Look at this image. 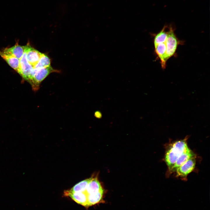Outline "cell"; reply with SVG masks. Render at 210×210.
Masks as SVG:
<instances>
[{"mask_svg":"<svg viewBox=\"0 0 210 210\" xmlns=\"http://www.w3.org/2000/svg\"><path fill=\"white\" fill-rule=\"evenodd\" d=\"M188 138L187 135L183 139L174 141L166 147L164 159L167 167L166 175L168 177L178 159L189 148L187 143Z\"/></svg>","mask_w":210,"mask_h":210,"instance_id":"1","label":"cell"},{"mask_svg":"<svg viewBox=\"0 0 210 210\" xmlns=\"http://www.w3.org/2000/svg\"><path fill=\"white\" fill-rule=\"evenodd\" d=\"M58 72L51 66L41 68H34L28 82L31 85L33 90L37 91L39 88L41 83L50 74Z\"/></svg>","mask_w":210,"mask_h":210,"instance_id":"2","label":"cell"},{"mask_svg":"<svg viewBox=\"0 0 210 210\" xmlns=\"http://www.w3.org/2000/svg\"><path fill=\"white\" fill-rule=\"evenodd\" d=\"M167 37L165 40L166 46L165 60L166 62L175 54L180 41L174 32L172 26H168Z\"/></svg>","mask_w":210,"mask_h":210,"instance_id":"3","label":"cell"},{"mask_svg":"<svg viewBox=\"0 0 210 210\" xmlns=\"http://www.w3.org/2000/svg\"><path fill=\"white\" fill-rule=\"evenodd\" d=\"M196 162V156L189 158L176 169V177L186 180L187 176L195 169Z\"/></svg>","mask_w":210,"mask_h":210,"instance_id":"4","label":"cell"},{"mask_svg":"<svg viewBox=\"0 0 210 210\" xmlns=\"http://www.w3.org/2000/svg\"><path fill=\"white\" fill-rule=\"evenodd\" d=\"M33 69V67L28 62L25 48L24 53L20 60V69L18 73L24 79L27 81Z\"/></svg>","mask_w":210,"mask_h":210,"instance_id":"5","label":"cell"},{"mask_svg":"<svg viewBox=\"0 0 210 210\" xmlns=\"http://www.w3.org/2000/svg\"><path fill=\"white\" fill-rule=\"evenodd\" d=\"M25 48L28 62L34 68L43 53L32 47L29 44L25 46Z\"/></svg>","mask_w":210,"mask_h":210,"instance_id":"6","label":"cell"},{"mask_svg":"<svg viewBox=\"0 0 210 210\" xmlns=\"http://www.w3.org/2000/svg\"><path fill=\"white\" fill-rule=\"evenodd\" d=\"M66 196L70 197L77 203L85 207H88L87 195L85 192H71L69 190L64 192Z\"/></svg>","mask_w":210,"mask_h":210,"instance_id":"7","label":"cell"},{"mask_svg":"<svg viewBox=\"0 0 210 210\" xmlns=\"http://www.w3.org/2000/svg\"><path fill=\"white\" fill-rule=\"evenodd\" d=\"M196 156V154L189 148L183 153L177 160L172 168L169 176L175 172L176 169L189 158Z\"/></svg>","mask_w":210,"mask_h":210,"instance_id":"8","label":"cell"},{"mask_svg":"<svg viewBox=\"0 0 210 210\" xmlns=\"http://www.w3.org/2000/svg\"><path fill=\"white\" fill-rule=\"evenodd\" d=\"M24 50V46H21L18 43H16L14 46L11 47L5 48L2 51L5 53L20 60L23 56Z\"/></svg>","mask_w":210,"mask_h":210,"instance_id":"9","label":"cell"},{"mask_svg":"<svg viewBox=\"0 0 210 210\" xmlns=\"http://www.w3.org/2000/svg\"><path fill=\"white\" fill-rule=\"evenodd\" d=\"M0 56L18 73L20 69V60L0 50Z\"/></svg>","mask_w":210,"mask_h":210,"instance_id":"10","label":"cell"},{"mask_svg":"<svg viewBox=\"0 0 210 210\" xmlns=\"http://www.w3.org/2000/svg\"><path fill=\"white\" fill-rule=\"evenodd\" d=\"M103 194L102 189L97 192L87 194L88 207L100 202L102 199Z\"/></svg>","mask_w":210,"mask_h":210,"instance_id":"11","label":"cell"},{"mask_svg":"<svg viewBox=\"0 0 210 210\" xmlns=\"http://www.w3.org/2000/svg\"><path fill=\"white\" fill-rule=\"evenodd\" d=\"M97 178H92L88 184L85 192L87 194L97 192L102 189Z\"/></svg>","mask_w":210,"mask_h":210,"instance_id":"12","label":"cell"},{"mask_svg":"<svg viewBox=\"0 0 210 210\" xmlns=\"http://www.w3.org/2000/svg\"><path fill=\"white\" fill-rule=\"evenodd\" d=\"M92 178L91 177L80 182L69 191L71 192H85L88 184Z\"/></svg>","mask_w":210,"mask_h":210,"instance_id":"13","label":"cell"},{"mask_svg":"<svg viewBox=\"0 0 210 210\" xmlns=\"http://www.w3.org/2000/svg\"><path fill=\"white\" fill-rule=\"evenodd\" d=\"M50 60L49 57L43 53L38 61L34 68H41L50 66Z\"/></svg>","mask_w":210,"mask_h":210,"instance_id":"14","label":"cell"}]
</instances>
